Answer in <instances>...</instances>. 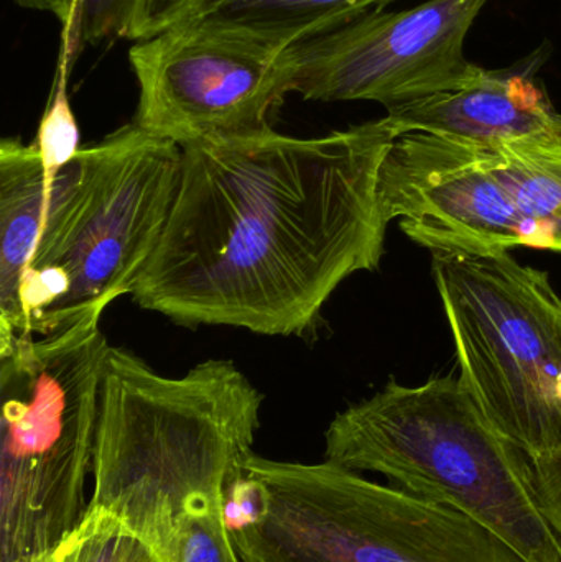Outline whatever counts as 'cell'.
I'll list each match as a JSON object with an SVG mask.
<instances>
[{
	"label": "cell",
	"instance_id": "6da1fadb",
	"mask_svg": "<svg viewBox=\"0 0 561 562\" xmlns=\"http://www.w3.org/2000/svg\"><path fill=\"white\" fill-rule=\"evenodd\" d=\"M385 115L323 137L272 127L183 145L167 226L132 288L181 326L305 337L343 281L384 256Z\"/></svg>",
	"mask_w": 561,
	"mask_h": 562
},
{
	"label": "cell",
	"instance_id": "7a4b0ae2",
	"mask_svg": "<svg viewBox=\"0 0 561 562\" xmlns=\"http://www.w3.org/2000/svg\"><path fill=\"white\" fill-rule=\"evenodd\" d=\"M262 403L233 360L165 376L111 346L86 510L119 518L165 561L181 524L224 508V495L246 475Z\"/></svg>",
	"mask_w": 561,
	"mask_h": 562
},
{
	"label": "cell",
	"instance_id": "3957f363",
	"mask_svg": "<svg viewBox=\"0 0 561 562\" xmlns=\"http://www.w3.org/2000/svg\"><path fill=\"white\" fill-rule=\"evenodd\" d=\"M325 458L460 512L526 562H561L532 461L491 425L453 373L422 385L391 379L348 406L326 429Z\"/></svg>",
	"mask_w": 561,
	"mask_h": 562
},
{
	"label": "cell",
	"instance_id": "277c9868",
	"mask_svg": "<svg viewBox=\"0 0 561 562\" xmlns=\"http://www.w3.org/2000/svg\"><path fill=\"white\" fill-rule=\"evenodd\" d=\"M181 154L132 122L82 147L56 175L20 283L25 334L48 336L132 293L167 226Z\"/></svg>",
	"mask_w": 561,
	"mask_h": 562
},
{
	"label": "cell",
	"instance_id": "5b68a950",
	"mask_svg": "<svg viewBox=\"0 0 561 562\" xmlns=\"http://www.w3.org/2000/svg\"><path fill=\"white\" fill-rule=\"evenodd\" d=\"M102 314L0 347V562L49 560L85 518L111 349Z\"/></svg>",
	"mask_w": 561,
	"mask_h": 562
},
{
	"label": "cell",
	"instance_id": "8992f818",
	"mask_svg": "<svg viewBox=\"0 0 561 562\" xmlns=\"http://www.w3.org/2000/svg\"><path fill=\"white\" fill-rule=\"evenodd\" d=\"M262 504L231 530L240 562H526L460 512L335 462L250 456Z\"/></svg>",
	"mask_w": 561,
	"mask_h": 562
},
{
	"label": "cell",
	"instance_id": "52a82bcc",
	"mask_svg": "<svg viewBox=\"0 0 561 562\" xmlns=\"http://www.w3.org/2000/svg\"><path fill=\"white\" fill-rule=\"evenodd\" d=\"M461 385L530 461L561 446V296L509 252H431Z\"/></svg>",
	"mask_w": 561,
	"mask_h": 562
},
{
	"label": "cell",
	"instance_id": "ba28073f",
	"mask_svg": "<svg viewBox=\"0 0 561 562\" xmlns=\"http://www.w3.org/2000/svg\"><path fill=\"white\" fill-rule=\"evenodd\" d=\"M490 0H428L362 13L287 48L290 92L308 101H374L385 109L480 81L464 42Z\"/></svg>",
	"mask_w": 561,
	"mask_h": 562
},
{
	"label": "cell",
	"instance_id": "9c48e42d",
	"mask_svg": "<svg viewBox=\"0 0 561 562\" xmlns=\"http://www.w3.org/2000/svg\"><path fill=\"white\" fill-rule=\"evenodd\" d=\"M285 52L206 25L171 26L135 42L134 122L180 147L270 127V112L290 94Z\"/></svg>",
	"mask_w": 561,
	"mask_h": 562
},
{
	"label": "cell",
	"instance_id": "30bf717a",
	"mask_svg": "<svg viewBox=\"0 0 561 562\" xmlns=\"http://www.w3.org/2000/svg\"><path fill=\"white\" fill-rule=\"evenodd\" d=\"M385 216L430 252H510L546 249L497 183L474 142L405 132L385 155L379 177Z\"/></svg>",
	"mask_w": 561,
	"mask_h": 562
},
{
	"label": "cell",
	"instance_id": "8fae6325",
	"mask_svg": "<svg viewBox=\"0 0 561 562\" xmlns=\"http://www.w3.org/2000/svg\"><path fill=\"white\" fill-rule=\"evenodd\" d=\"M539 61L490 71L468 88L427 95L388 109L402 132H427L474 144L494 145L552 131L561 124L534 81Z\"/></svg>",
	"mask_w": 561,
	"mask_h": 562
},
{
	"label": "cell",
	"instance_id": "7c38bea8",
	"mask_svg": "<svg viewBox=\"0 0 561 562\" xmlns=\"http://www.w3.org/2000/svg\"><path fill=\"white\" fill-rule=\"evenodd\" d=\"M53 180L35 145L0 142V347L25 334L20 283L35 256L48 213Z\"/></svg>",
	"mask_w": 561,
	"mask_h": 562
},
{
	"label": "cell",
	"instance_id": "4fadbf2b",
	"mask_svg": "<svg viewBox=\"0 0 561 562\" xmlns=\"http://www.w3.org/2000/svg\"><path fill=\"white\" fill-rule=\"evenodd\" d=\"M369 10V0H158L148 36L171 26L206 25L289 48Z\"/></svg>",
	"mask_w": 561,
	"mask_h": 562
},
{
	"label": "cell",
	"instance_id": "5bb4252c",
	"mask_svg": "<svg viewBox=\"0 0 561 562\" xmlns=\"http://www.w3.org/2000/svg\"><path fill=\"white\" fill-rule=\"evenodd\" d=\"M481 157L527 223L561 254V124L517 140L483 145Z\"/></svg>",
	"mask_w": 561,
	"mask_h": 562
},
{
	"label": "cell",
	"instance_id": "9a60e30c",
	"mask_svg": "<svg viewBox=\"0 0 561 562\" xmlns=\"http://www.w3.org/2000/svg\"><path fill=\"white\" fill-rule=\"evenodd\" d=\"M157 5L158 0H78L75 22L63 35L61 55L71 61L82 45L147 38Z\"/></svg>",
	"mask_w": 561,
	"mask_h": 562
},
{
	"label": "cell",
	"instance_id": "2e32d148",
	"mask_svg": "<svg viewBox=\"0 0 561 562\" xmlns=\"http://www.w3.org/2000/svg\"><path fill=\"white\" fill-rule=\"evenodd\" d=\"M66 562H165L164 558L119 518L86 510L65 541Z\"/></svg>",
	"mask_w": 561,
	"mask_h": 562
},
{
	"label": "cell",
	"instance_id": "e0dca14e",
	"mask_svg": "<svg viewBox=\"0 0 561 562\" xmlns=\"http://www.w3.org/2000/svg\"><path fill=\"white\" fill-rule=\"evenodd\" d=\"M69 59L59 55L58 71H56L55 89L49 98L48 108L40 121L35 145L40 160L48 178L56 177L66 165L71 164L79 151V127L72 114L68 95Z\"/></svg>",
	"mask_w": 561,
	"mask_h": 562
},
{
	"label": "cell",
	"instance_id": "ac0fdd59",
	"mask_svg": "<svg viewBox=\"0 0 561 562\" xmlns=\"http://www.w3.org/2000/svg\"><path fill=\"white\" fill-rule=\"evenodd\" d=\"M165 562H240L224 508L184 520L175 535Z\"/></svg>",
	"mask_w": 561,
	"mask_h": 562
},
{
	"label": "cell",
	"instance_id": "d6986e66",
	"mask_svg": "<svg viewBox=\"0 0 561 562\" xmlns=\"http://www.w3.org/2000/svg\"><path fill=\"white\" fill-rule=\"evenodd\" d=\"M532 468L543 514L561 538V446L542 458L534 459Z\"/></svg>",
	"mask_w": 561,
	"mask_h": 562
},
{
	"label": "cell",
	"instance_id": "ffe728a7",
	"mask_svg": "<svg viewBox=\"0 0 561 562\" xmlns=\"http://www.w3.org/2000/svg\"><path fill=\"white\" fill-rule=\"evenodd\" d=\"M13 2L23 7V9L52 13L63 23L65 33L71 29L72 22H75L76 9H78V0H13Z\"/></svg>",
	"mask_w": 561,
	"mask_h": 562
},
{
	"label": "cell",
	"instance_id": "44dd1931",
	"mask_svg": "<svg viewBox=\"0 0 561 562\" xmlns=\"http://www.w3.org/2000/svg\"><path fill=\"white\" fill-rule=\"evenodd\" d=\"M45 562H66L65 543H63V547L59 548V550L56 551V553Z\"/></svg>",
	"mask_w": 561,
	"mask_h": 562
},
{
	"label": "cell",
	"instance_id": "7402d4cb",
	"mask_svg": "<svg viewBox=\"0 0 561 562\" xmlns=\"http://www.w3.org/2000/svg\"><path fill=\"white\" fill-rule=\"evenodd\" d=\"M391 2H394V0H369V9H382Z\"/></svg>",
	"mask_w": 561,
	"mask_h": 562
}]
</instances>
